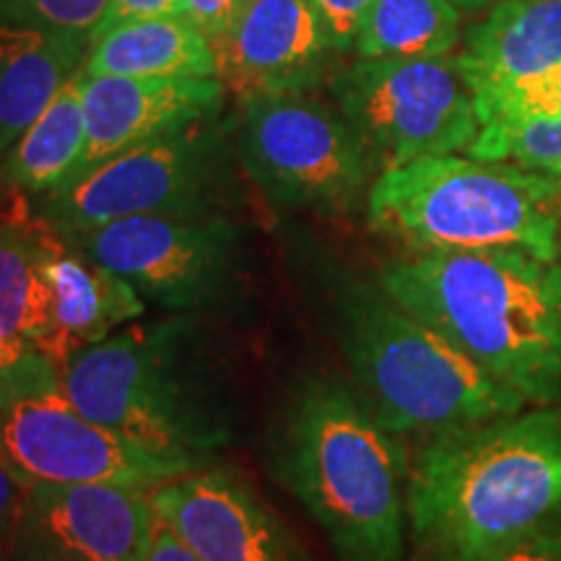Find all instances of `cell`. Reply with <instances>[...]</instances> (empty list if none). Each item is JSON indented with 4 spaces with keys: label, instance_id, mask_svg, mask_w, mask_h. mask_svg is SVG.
I'll return each instance as SVG.
<instances>
[{
    "label": "cell",
    "instance_id": "cell-11",
    "mask_svg": "<svg viewBox=\"0 0 561 561\" xmlns=\"http://www.w3.org/2000/svg\"><path fill=\"white\" fill-rule=\"evenodd\" d=\"M0 460L34 483H128L153 489L198 468V455L161 453L76 411L60 385L16 392L0 411Z\"/></svg>",
    "mask_w": 561,
    "mask_h": 561
},
{
    "label": "cell",
    "instance_id": "cell-19",
    "mask_svg": "<svg viewBox=\"0 0 561 561\" xmlns=\"http://www.w3.org/2000/svg\"><path fill=\"white\" fill-rule=\"evenodd\" d=\"M45 234L47 224L13 191L0 210V367L16 377L19 392L60 385L58 369L34 354L26 335Z\"/></svg>",
    "mask_w": 561,
    "mask_h": 561
},
{
    "label": "cell",
    "instance_id": "cell-18",
    "mask_svg": "<svg viewBox=\"0 0 561 561\" xmlns=\"http://www.w3.org/2000/svg\"><path fill=\"white\" fill-rule=\"evenodd\" d=\"M89 39L0 21V157L81 73Z\"/></svg>",
    "mask_w": 561,
    "mask_h": 561
},
{
    "label": "cell",
    "instance_id": "cell-3",
    "mask_svg": "<svg viewBox=\"0 0 561 561\" xmlns=\"http://www.w3.org/2000/svg\"><path fill=\"white\" fill-rule=\"evenodd\" d=\"M409 458L356 388L335 375L294 390L273 442V471L331 541L339 561H405Z\"/></svg>",
    "mask_w": 561,
    "mask_h": 561
},
{
    "label": "cell",
    "instance_id": "cell-12",
    "mask_svg": "<svg viewBox=\"0 0 561 561\" xmlns=\"http://www.w3.org/2000/svg\"><path fill=\"white\" fill-rule=\"evenodd\" d=\"M146 312L133 284L89 261L83 252L47 227L30 307V346L55 369L76 354L107 341Z\"/></svg>",
    "mask_w": 561,
    "mask_h": 561
},
{
    "label": "cell",
    "instance_id": "cell-6",
    "mask_svg": "<svg viewBox=\"0 0 561 561\" xmlns=\"http://www.w3.org/2000/svg\"><path fill=\"white\" fill-rule=\"evenodd\" d=\"M60 390L87 419L151 450L208 458L231 437L219 382L185 322L117 331L60 369Z\"/></svg>",
    "mask_w": 561,
    "mask_h": 561
},
{
    "label": "cell",
    "instance_id": "cell-4",
    "mask_svg": "<svg viewBox=\"0 0 561 561\" xmlns=\"http://www.w3.org/2000/svg\"><path fill=\"white\" fill-rule=\"evenodd\" d=\"M333 307L356 392L392 434H439L530 409L380 284L343 278Z\"/></svg>",
    "mask_w": 561,
    "mask_h": 561
},
{
    "label": "cell",
    "instance_id": "cell-24",
    "mask_svg": "<svg viewBox=\"0 0 561 561\" xmlns=\"http://www.w3.org/2000/svg\"><path fill=\"white\" fill-rule=\"evenodd\" d=\"M107 0H0V21L91 37Z\"/></svg>",
    "mask_w": 561,
    "mask_h": 561
},
{
    "label": "cell",
    "instance_id": "cell-15",
    "mask_svg": "<svg viewBox=\"0 0 561 561\" xmlns=\"http://www.w3.org/2000/svg\"><path fill=\"white\" fill-rule=\"evenodd\" d=\"M331 53L312 0H252L240 24L216 45L219 79L240 102L307 91Z\"/></svg>",
    "mask_w": 561,
    "mask_h": 561
},
{
    "label": "cell",
    "instance_id": "cell-9",
    "mask_svg": "<svg viewBox=\"0 0 561 561\" xmlns=\"http://www.w3.org/2000/svg\"><path fill=\"white\" fill-rule=\"evenodd\" d=\"M240 104V157L271 198L333 214L354 208L371 187L375 161L339 110L305 91Z\"/></svg>",
    "mask_w": 561,
    "mask_h": 561
},
{
    "label": "cell",
    "instance_id": "cell-13",
    "mask_svg": "<svg viewBox=\"0 0 561 561\" xmlns=\"http://www.w3.org/2000/svg\"><path fill=\"white\" fill-rule=\"evenodd\" d=\"M153 512L201 561H307L261 496L221 468L151 489Z\"/></svg>",
    "mask_w": 561,
    "mask_h": 561
},
{
    "label": "cell",
    "instance_id": "cell-14",
    "mask_svg": "<svg viewBox=\"0 0 561 561\" xmlns=\"http://www.w3.org/2000/svg\"><path fill=\"white\" fill-rule=\"evenodd\" d=\"M87 115V151L79 174L117 153L216 121L224 94L221 79H130L79 73Z\"/></svg>",
    "mask_w": 561,
    "mask_h": 561
},
{
    "label": "cell",
    "instance_id": "cell-22",
    "mask_svg": "<svg viewBox=\"0 0 561 561\" xmlns=\"http://www.w3.org/2000/svg\"><path fill=\"white\" fill-rule=\"evenodd\" d=\"M460 39L450 0H375L356 34V58H445Z\"/></svg>",
    "mask_w": 561,
    "mask_h": 561
},
{
    "label": "cell",
    "instance_id": "cell-27",
    "mask_svg": "<svg viewBox=\"0 0 561 561\" xmlns=\"http://www.w3.org/2000/svg\"><path fill=\"white\" fill-rule=\"evenodd\" d=\"M252 0H182V13L193 21L206 37L219 45L240 24Z\"/></svg>",
    "mask_w": 561,
    "mask_h": 561
},
{
    "label": "cell",
    "instance_id": "cell-25",
    "mask_svg": "<svg viewBox=\"0 0 561 561\" xmlns=\"http://www.w3.org/2000/svg\"><path fill=\"white\" fill-rule=\"evenodd\" d=\"M561 117V62L536 79L510 89L500 102L481 117L483 125H510L528 121H557Z\"/></svg>",
    "mask_w": 561,
    "mask_h": 561
},
{
    "label": "cell",
    "instance_id": "cell-21",
    "mask_svg": "<svg viewBox=\"0 0 561 561\" xmlns=\"http://www.w3.org/2000/svg\"><path fill=\"white\" fill-rule=\"evenodd\" d=\"M87 151V115L79 76L3 153L0 174L21 195H50L66 187Z\"/></svg>",
    "mask_w": 561,
    "mask_h": 561
},
{
    "label": "cell",
    "instance_id": "cell-31",
    "mask_svg": "<svg viewBox=\"0 0 561 561\" xmlns=\"http://www.w3.org/2000/svg\"><path fill=\"white\" fill-rule=\"evenodd\" d=\"M502 561H561V517L530 533Z\"/></svg>",
    "mask_w": 561,
    "mask_h": 561
},
{
    "label": "cell",
    "instance_id": "cell-20",
    "mask_svg": "<svg viewBox=\"0 0 561 561\" xmlns=\"http://www.w3.org/2000/svg\"><path fill=\"white\" fill-rule=\"evenodd\" d=\"M89 76L130 79H219L216 45L187 16L128 21L89 42Z\"/></svg>",
    "mask_w": 561,
    "mask_h": 561
},
{
    "label": "cell",
    "instance_id": "cell-17",
    "mask_svg": "<svg viewBox=\"0 0 561 561\" xmlns=\"http://www.w3.org/2000/svg\"><path fill=\"white\" fill-rule=\"evenodd\" d=\"M455 60L481 121L510 89L561 62V0H500Z\"/></svg>",
    "mask_w": 561,
    "mask_h": 561
},
{
    "label": "cell",
    "instance_id": "cell-29",
    "mask_svg": "<svg viewBox=\"0 0 561 561\" xmlns=\"http://www.w3.org/2000/svg\"><path fill=\"white\" fill-rule=\"evenodd\" d=\"M182 0H107L102 19L96 21L94 32H91L89 42L100 34L115 30V26L128 24V21H144V19H159V16H180ZM185 16V13H182Z\"/></svg>",
    "mask_w": 561,
    "mask_h": 561
},
{
    "label": "cell",
    "instance_id": "cell-8",
    "mask_svg": "<svg viewBox=\"0 0 561 561\" xmlns=\"http://www.w3.org/2000/svg\"><path fill=\"white\" fill-rule=\"evenodd\" d=\"M227 178V138L214 121L117 153L45 195L39 219L60 237L149 214H216Z\"/></svg>",
    "mask_w": 561,
    "mask_h": 561
},
{
    "label": "cell",
    "instance_id": "cell-5",
    "mask_svg": "<svg viewBox=\"0 0 561 561\" xmlns=\"http://www.w3.org/2000/svg\"><path fill=\"white\" fill-rule=\"evenodd\" d=\"M561 180L504 161L424 157L380 172L367 221L405 252L523 250L559 261Z\"/></svg>",
    "mask_w": 561,
    "mask_h": 561
},
{
    "label": "cell",
    "instance_id": "cell-32",
    "mask_svg": "<svg viewBox=\"0 0 561 561\" xmlns=\"http://www.w3.org/2000/svg\"><path fill=\"white\" fill-rule=\"evenodd\" d=\"M146 561H201L195 553L180 541L174 533L167 528L157 517V528H153V538L146 553Z\"/></svg>",
    "mask_w": 561,
    "mask_h": 561
},
{
    "label": "cell",
    "instance_id": "cell-16",
    "mask_svg": "<svg viewBox=\"0 0 561 561\" xmlns=\"http://www.w3.org/2000/svg\"><path fill=\"white\" fill-rule=\"evenodd\" d=\"M26 520L79 561H146L157 512L128 483H34Z\"/></svg>",
    "mask_w": 561,
    "mask_h": 561
},
{
    "label": "cell",
    "instance_id": "cell-34",
    "mask_svg": "<svg viewBox=\"0 0 561 561\" xmlns=\"http://www.w3.org/2000/svg\"><path fill=\"white\" fill-rule=\"evenodd\" d=\"M450 3H453L455 9H458L460 13H476V11L489 9V5L494 3V0H450Z\"/></svg>",
    "mask_w": 561,
    "mask_h": 561
},
{
    "label": "cell",
    "instance_id": "cell-28",
    "mask_svg": "<svg viewBox=\"0 0 561 561\" xmlns=\"http://www.w3.org/2000/svg\"><path fill=\"white\" fill-rule=\"evenodd\" d=\"M26 496H30V483L21 481L16 473L0 460V561L16 541L21 520L26 512Z\"/></svg>",
    "mask_w": 561,
    "mask_h": 561
},
{
    "label": "cell",
    "instance_id": "cell-7",
    "mask_svg": "<svg viewBox=\"0 0 561 561\" xmlns=\"http://www.w3.org/2000/svg\"><path fill=\"white\" fill-rule=\"evenodd\" d=\"M333 100L380 172L468 151L481 121L458 60L356 58L335 70Z\"/></svg>",
    "mask_w": 561,
    "mask_h": 561
},
{
    "label": "cell",
    "instance_id": "cell-10",
    "mask_svg": "<svg viewBox=\"0 0 561 561\" xmlns=\"http://www.w3.org/2000/svg\"><path fill=\"white\" fill-rule=\"evenodd\" d=\"M68 242L164 310L221 305L240 276V231L219 214L128 216Z\"/></svg>",
    "mask_w": 561,
    "mask_h": 561
},
{
    "label": "cell",
    "instance_id": "cell-23",
    "mask_svg": "<svg viewBox=\"0 0 561 561\" xmlns=\"http://www.w3.org/2000/svg\"><path fill=\"white\" fill-rule=\"evenodd\" d=\"M481 161H517L528 172L561 180V117L510 125H483L468 149Z\"/></svg>",
    "mask_w": 561,
    "mask_h": 561
},
{
    "label": "cell",
    "instance_id": "cell-30",
    "mask_svg": "<svg viewBox=\"0 0 561 561\" xmlns=\"http://www.w3.org/2000/svg\"><path fill=\"white\" fill-rule=\"evenodd\" d=\"M3 561H79V559H73L68 551H62L60 546H55L50 538L42 536V533L26 520V512H24V520H21L16 541H13Z\"/></svg>",
    "mask_w": 561,
    "mask_h": 561
},
{
    "label": "cell",
    "instance_id": "cell-2",
    "mask_svg": "<svg viewBox=\"0 0 561 561\" xmlns=\"http://www.w3.org/2000/svg\"><path fill=\"white\" fill-rule=\"evenodd\" d=\"M377 284L528 405L561 401V257L405 252L382 265Z\"/></svg>",
    "mask_w": 561,
    "mask_h": 561
},
{
    "label": "cell",
    "instance_id": "cell-33",
    "mask_svg": "<svg viewBox=\"0 0 561 561\" xmlns=\"http://www.w3.org/2000/svg\"><path fill=\"white\" fill-rule=\"evenodd\" d=\"M19 392V382H16V377L11 375V371H5L3 367H0V411L5 409V405H9V401L13 396H16Z\"/></svg>",
    "mask_w": 561,
    "mask_h": 561
},
{
    "label": "cell",
    "instance_id": "cell-1",
    "mask_svg": "<svg viewBox=\"0 0 561 561\" xmlns=\"http://www.w3.org/2000/svg\"><path fill=\"white\" fill-rule=\"evenodd\" d=\"M409 561H502L561 517V409L430 434L409 468Z\"/></svg>",
    "mask_w": 561,
    "mask_h": 561
},
{
    "label": "cell",
    "instance_id": "cell-26",
    "mask_svg": "<svg viewBox=\"0 0 561 561\" xmlns=\"http://www.w3.org/2000/svg\"><path fill=\"white\" fill-rule=\"evenodd\" d=\"M333 53L354 50L356 34L375 0H312Z\"/></svg>",
    "mask_w": 561,
    "mask_h": 561
}]
</instances>
